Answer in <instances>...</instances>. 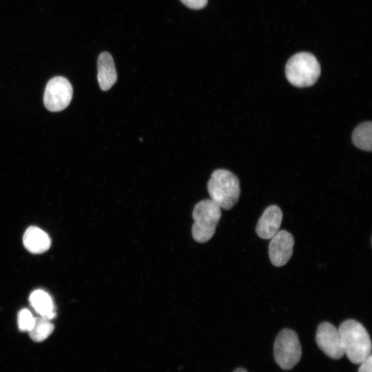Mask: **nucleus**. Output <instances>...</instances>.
Listing matches in <instances>:
<instances>
[{
  "label": "nucleus",
  "instance_id": "6",
  "mask_svg": "<svg viewBox=\"0 0 372 372\" xmlns=\"http://www.w3.org/2000/svg\"><path fill=\"white\" fill-rule=\"evenodd\" d=\"M72 94L73 89L70 81L65 77L55 76L46 85L43 103L49 111L59 112L69 105Z\"/></svg>",
  "mask_w": 372,
  "mask_h": 372
},
{
  "label": "nucleus",
  "instance_id": "3",
  "mask_svg": "<svg viewBox=\"0 0 372 372\" xmlns=\"http://www.w3.org/2000/svg\"><path fill=\"white\" fill-rule=\"evenodd\" d=\"M289 82L298 87L313 85L320 75V65L317 59L309 52H299L292 56L285 66Z\"/></svg>",
  "mask_w": 372,
  "mask_h": 372
},
{
  "label": "nucleus",
  "instance_id": "9",
  "mask_svg": "<svg viewBox=\"0 0 372 372\" xmlns=\"http://www.w3.org/2000/svg\"><path fill=\"white\" fill-rule=\"evenodd\" d=\"M282 213L277 205H270L262 214L256 227L258 236L262 239H271L279 231Z\"/></svg>",
  "mask_w": 372,
  "mask_h": 372
},
{
  "label": "nucleus",
  "instance_id": "1",
  "mask_svg": "<svg viewBox=\"0 0 372 372\" xmlns=\"http://www.w3.org/2000/svg\"><path fill=\"white\" fill-rule=\"evenodd\" d=\"M344 354L353 364H360L371 355L370 335L364 326L355 320H347L338 329Z\"/></svg>",
  "mask_w": 372,
  "mask_h": 372
},
{
  "label": "nucleus",
  "instance_id": "17",
  "mask_svg": "<svg viewBox=\"0 0 372 372\" xmlns=\"http://www.w3.org/2000/svg\"><path fill=\"white\" fill-rule=\"evenodd\" d=\"M372 370V355H369L360 364L358 372H371Z\"/></svg>",
  "mask_w": 372,
  "mask_h": 372
},
{
  "label": "nucleus",
  "instance_id": "2",
  "mask_svg": "<svg viewBox=\"0 0 372 372\" xmlns=\"http://www.w3.org/2000/svg\"><path fill=\"white\" fill-rule=\"evenodd\" d=\"M210 199L220 208L228 210L238 202L240 193V182L231 172L218 169L215 170L207 183Z\"/></svg>",
  "mask_w": 372,
  "mask_h": 372
},
{
  "label": "nucleus",
  "instance_id": "8",
  "mask_svg": "<svg viewBox=\"0 0 372 372\" xmlns=\"http://www.w3.org/2000/svg\"><path fill=\"white\" fill-rule=\"evenodd\" d=\"M269 245V256L271 263L276 267L285 265L293 254L294 239L285 230L278 231L271 238Z\"/></svg>",
  "mask_w": 372,
  "mask_h": 372
},
{
  "label": "nucleus",
  "instance_id": "14",
  "mask_svg": "<svg viewBox=\"0 0 372 372\" xmlns=\"http://www.w3.org/2000/svg\"><path fill=\"white\" fill-rule=\"evenodd\" d=\"M50 320L42 316L35 318L33 326L28 331L32 340L41 342L52 333L54 325Z\"/></svg>",
  "mask_w": 372,
  "mask_h": 372
},
{
  "label": "nucleus",
  "instance_id": "5",
  "mask_svg": "<svg viewBox=\"0 0 372 372\" xmlns=\"http://www.w3.org/2000/svg\"><path fill=\"white\" fill-rule=\"evenodd\" d=\"M273 356L276 364L283 370H290L298 363L302 348L295 331L285 329L278 334L273 344Z\"/></svg>",
  "mask_w": 372,
  "mask_h": 372
},
{
  "label": "nucleus",
  "instance_id": "16",
  "mask_svg": "<svg viewBox=\"0 0 372 372\" xmlns=\"http://www.w3.org/2000/svg\"><path fill=\"white\" fill-rule=\"evenodd\" d=\"M208 0H180V1L187 7L199 10L203 8L207 3Z\"/></svg>",
  "mask_w": 372,
  "mask_h": 372
},
{
  "label": "nucleus",
  "instance_id": "13",
  "mask_svg": "<svg viewBox=\"0 0 372 372\" xmlns=\"http://www.w3.org/2000/svg\"><path fill=\"white\" fill-rule=\"evenodd\" d=\"M352 141L358 148L371 152L372 149L371 122H364L358 125L353 132Z\"/></svg>",
  "mask_w": 372,
  "mask_h": 372
},
{
  "label": "nucleus",
  "instance_id": "18",
  "mask_svg": "<svg viewBox=\"0 0 372 372\" xmlns=\"http://www.w3.org/2000/svg\"><path fill=\"white\" fill-rule=\"evenodd\" d=\"M234 372H247V371L243 368H237L234 371Z\"/></svg>",
  "mask_w": 372,
  "mask_h": 372
},
{
  "label": "nucleus",
  "instance_id": "12",
  "mask_svg": "<svg viewBox=\"0 0 372 372\" xmlns=\"http://www.w3.org/2000/svg\"><path fill=\"white\" fill-rule=\"evenodd\" d=\"M30 302L41 316L51 320L56 316L52 299L47 292L41 289L34 291L30 296Z\"/></svg>",
  "mask_w": 372,
  "mask_h": 372
},
{
  "label": "nucleus",
  "instance_id": "4",
  "mask_svg": "<svg viewBox=\"0 0 372 372\" xmlns=\"http://www.w3.org/2000/svg\"><path fill=\"white\" fill-rule=\"evenodd\" d=\"M192 217L193 238L198 242H206L215 233L221 217V208L211 199L202 200L195 205Z\"/></svg>",
  "mask_w": 372,
  "mask_h": 372
},
{
  "label": "nucleus",
  "instance_id": "7",
  "mask_svg": "<svg viewBox=\"0 0 372 372\" xmlns=\"http://www.w3.org/2000/svg\"><path fill=\"white\" fill-rule=\"evenodd\" d=\"M316 341L320 350L332 359L338 360L344 355L339 331L328 322L318 327Z\"/></svg>",
  "mask_w": 372,
  "mask_h": 372
},
{
  "label": "nucleus",
  "instance_id": "15",
  "mask_svg": "<svg viewBox=\"0 0 372 372\" xmlns=\"http://www.w3.org/2000/svg\"><path fill=\"white\" fill-rule=\"evenodd\" d=\"M35 318L26 309L21 310L18 314V327L22 331H29L33 326Z\"/></svg>",
  "mask_w": 372,
  "mask_h": 372
},
{
  "label": "nucleus",
  "instance_id": "10",
  "mask_svg": "<svg viewBox=\"0 0 372 372\" xmlns=\"http://www.w3.org/2000/svg\"><path fill=\"white\" fill-rule=\"evenodd\" d=\"M97 79L103 91L110 90L116 82L117 73L112 55L107 52L100 54L97 61Z\"/></svg>",
  "mask_w": 372,
  "mask_h": 372
},
{
  "label": "nucleus",
  "instance_id": "11",
  "mask_svg": "<svg viewBox=\"0 0 372 372\" xmlns=\"http://www.w3.org/2000/svg\"><path fill=\"white\" fill-rule=\"evenodd\" d=\"M25 247L34 254L46 251L50 247L51 240L44 231L34 226L28 227L23 238Z\"/></svg>",
  "mask_w": 372,
  "mask_h": 372
}]
</instances>
